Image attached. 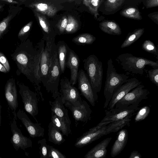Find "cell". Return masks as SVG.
Returning <instances> with one entry per match:
<instances>
[{
  "instance_id": "obj_1",
  "label": "cell",
  "mask_w": 158,
  "mask_h": 158,
  "mask_svg": "<svg viewBox=\"0 0 158 158\" xmlns=\"http://www.w3.org/2000/svg\"><path fill=\"white\" fill-rule=\"evenodd\" d=\"M32 50L28 41H24L21 42L11 56L19 72L33 85L37 95L43 101L44 99L40 90L41 82L39 74L40 61L35 58Z\"/></svg>"
},
{
  "instance_id": "obj_2",
  "label": "cell",
  "mask_w": 158,
  "mask_h": 158,
  "mask_svg": "<svg viewBox=\"0 0 158 158\" xmlns=\"http://www.w3.org/2000/svg\"><path fill=\"white\" fill-rule=\"evenodd\" d=\"M129 77L117 73L111 59L107 61L106 76L104 90L105 98L104 108H107L114 92L129 79Z\"/></svg>"
},
{
  "instance_id": "obj_3",
  "label": "cell",
  "mask_w": 158,
  "mask_h": 158,
  "mask_svg": "<svg viewBox=\"0 0 158 158\" xmlns=\"http://www.w3.org/2000/svg\"><path fill=\"white\" fill-rule=\"evenodd\" d=\"M116 60L125 71L133 74H143L144 68L147 65L153 69L158 68L157 62L135 56L128 53L121 54L117 57Z\"/></svg>"
},
{
  "instance_id": "obj_4",
  "label": "cell",
  "mask_w": 158,
  "mask_h": 158,
  "mask_svg": "<svg viewBox=\"0 0 158 158\" xmlns=\"http://www.w3.org/2000/svg\"><path fill=\"white\" fill-rule=\"evenodd\" d=\"M84 68L92 88L99 93L102 86L103 70L102 62L95 55H92L85 60Z\"/></svg>"
},
{
  "instance_id": "obj_5",
  "label": "cell",
  "mask_w": 158,
  "mask_h": 158,
  "mask_svg": "<svg viewBox=\"0 0 158 158\" xmlns=\"http://www.w3.org/2000/svg\"><path fill=\"white\" fill-rule=\"evenodd\" d=\"M123 128L122 123L120 121L111 123L99 129L90 133H85L78 138L75 146L78 148L85 146L99 139L102 136L111 132H117Z\"/></svg>"
},
{
  "instance_id": "obj_6",
  "label": "cell",
  "mask_w": 158,
  "mask_h": 158,
  "mask_svg": "<svg viewBox=\"0 0 158 158\" xmlns=\"http://www.w3.org/2000/svg\"><path fill=\"white\" fill-rule=\"evenodd\" d=\"M57 55V52L56 51L52 56L51 69L44 86L48 93L52 94V97L54 99L60 95L58 86L61 73Z\"/></svg>"
},
{
  "instance_id": "obj_7",
  "label": "cell",
  "mask_w": 158,
  "mask_h": 158,
  "mask_svg": "<svg viewBox=\"0 0 158 158\" xmlns=\"http://www.w3.org/2000/svg\"><path fill=\"white\" fill-rule=\"evenodd\" d=\"M19 92L22 98L25 110L37 121L36 116L39 112L38 99L36 93L31 91L23 83L17 81Z\"/></svg>"
},
{
  "instance_id": "obj_8",
  "label": "cell",
  "mask_w": 158,
  "mask_h": 158,
  "mask_svg": "<svg viewBox=\"0 0 158 158\" xmlns=\"http://www.w3.org/2000/svg\"><path fill=\"white\" fill-rule=\"evenodd\" d=\"M60 85V96L64 105L69 103L77 106L81 104L82 100L78 91L67 77H64L61 79Z\"/></svg>"
},
{
  "instance_id": "obj_9",
  "label": "cell",
  "mask_w": 158,
  "mask_h": 158,
  "mask_svg": "<svg viewBox=\"0 0 158 158\" xmlns=\"http://www.w3.org/2000/svg\"><path fill=\"white\" fill-rule=\"evenodd\" d=\"M139 109L138 106L131 105L105 110V116L97 126L102 128L111 123L123 119L128 116L134 115Z\"/></svg>"
},
{
  "instance_id": "obj_10",
  "label": "cell",
  "mask_w": 158,
  "mask_h": 158,
  "mask_svg": "<svg viewBox=\"0 0 158 158\" xmlns=\"http://www.w3.org/2000/svg\"><path fill=\"white\" fill-rule=\"evenodd\" d=\"M140 84L133 89L115 104L114 108L126 107L131 105L139 106L140 102L148 98L149 91Z\"/></svg>"
},
{
  "instance_id": "obj_11",
  "label": "cell",
  "mask_w": 158,
  "mask_h": 158,
  "mask_svg": "<svg viewBox=\"0 0 158 158\" xmlns=\"http://www.w3.org/2000/svg\"><path fill=\"white\" fill-rule=\"evenodd\" d=\"M78 89L81 94L92 106H94L98 99L97 94L94 90L85 72L81 69L78 71L77 80Z\"/></svg>"
},
{
  "instance_id": "obj_12",
  "label": "cell",
  "mask_w": 158,
  "mask_h": 158,
  "mask_svg": "<svg viewBox=\"0 0 158 158\" xmlns=\"http://www.w3.org/2000/svg\"><path fill=\"white\" fill-rule=\"evenodd\" d=\"M141 84V82L135 78L128 79L127 81L114 92L107 109L106 110H109L114 108L118 101L129 92Z\"/></svg>"
},
{
  "instance_id": "obj_13",
  "label": "cell",
  "mask_w": 158,
  "mask_h": 158,
  "mask_svg": "<svg viewBox=\"0 0 158 158\" xmlns=\"http://www.w3.org/2000/svg\"><path fill=\"white\" fill-rule=\"evenodd\" d=\"M16 120L14 116L10 125L12 134L10 141L16 150L21 148L25 151L26 149L32 147V142L30 138L23 135L17 126Z\"/></svg>"
},
{
  "instance_id": "obj_14",
  "label": "cell",
  "mask_w": 158,
  "mask_h": 158,
  "mask_svg": "<svg viewBox=\"0 0 158 158\" xmlns=\"http://www.w3.org/2000/svg\"><path fill=\"white\" fill-rule=\"evenodd\" d=\"M51 47L49 44H47L42 52L40 61L39 74L44 86L48 77L52 64V55H51Z\"/></svg>"
},
{
  "instance_id": "obj_15",
  "label": "cell",
  "mask_w": 158,
  "mask_h": 158,
  "mask_svg": "<svg viewBox=\"0 0 158 158\" xmlns=\"http://www.w3.org/2000/svg\"><path fill=\"white\" fill-rule=\"evenodd\" d=\"M4 92L8 106L12 111L14 116L17 118L16 110L18 107V94L15 80L13 78H10L7 81Z\"/></svg>"
},
{
  "instance_id": "obj_16",
  "label": "cell",
  "mask_w": 158,
  "mask_h": 158,
  "mask_svg": "<svg viewBox=\"0 0 158 158\" xmlns=\"http://www.w3.org/2000/svg\"><path fill=\"white\" fill-rule=\"evenodd\" d=\"M16 114L17 117L21 121L31 137L34 138L44 136V128L39 123L31 122L23 110L19 109Z\"/></svg>"
},
{
  "instance_id": "obj_17",
  "label": "cell",
  "mask_w": 158,
  "mask_h": 158,
  "mask_svg": "<svg viewBox=\"0 0 158 158\" xmlns=\"http://www.w3.org/2000/svg\"><path fill=\"white\" fill-rule=\"evenodd\" d=\"M64 105L71 111L73 117L76 121L85 123L91 119L92 111L85 101L82 100L81 104L77 106H74L69 103H65Z\"/></svg>"
},
{
  "instance_id": "obj_18",
  "label": "cell",
  "mask_w": 158,
  "mask_h": 158,
  "mask_svg": "<svg viewBox=\"0 0 158 158\" xmlns=\"http://www.w3.org/2000/svg\"><path fill=\"white\" fill-rule=\"evenodd\" d=\"M112 139L107 138L98 144L85 155L84 158H104L107 154V148Z\"/></svg>"
},
{
  "instance_id": "obj_19",
  "label": "cell",
  "mask_w": 158,
  "mask_h": 158,
  "mask_svg": "<svg viewBox=\"0 0 158 158\" xmlns=\"http://www.w3.org/2000/svg\"><path fill=\"white\" fill-rule=\"evenodd\" d=\"M29 6L34 11L48 16H53L57 11L55 5L49 2L35 1L30 4Z\"/></svg>"
},
{
  "instance_id": "obj_20",
  "label": "cell",
  "mask_w": 158,
  "mask_h": 158,
  "mask_svg": "<svg viewBox=\"0 0 158 158\" xmlns=\"http://www.w3.org/2000/svg\"><path fill=\"white\" fill-rule=\"evenodd\" d=\"M128 139V133L126 129L121 130L118 133L117 138L112 146L110 154L112 157L118 155L124 149Z\"/></svg>"
},
{
  "instance_id": "obj_21",
  "label": "cell",
  "mask_w": 158,
  "mask_h": 158,
  "mask_svg": "<svg viewBox=\"0 0 158 158\" xmlns=\"http://www.w3.org/2000/svg\"><path fill=\"white\" fill-rule=\"evenodd\" d=\"M66 66L70 71V82L74 85L77 82L78 72L79 61L77 56L73 52H70L68 60L66 63Z\"/></svg>"
},
{
  "instance_id": "obj_22",
  "label": "cell",
  "mask_w": 158,
  "mask_h": 158,
  "mask_svg": "<svg viewBox=\"0 0 158 158\" xmlns=\"http://www.w3.org/2000/svg\"><path fill=\"white\" fill-rule=\"evenodd\" d=\"M49 103L51 106V113L60 118L70 120L68 110L64 107L60 95L55 98L53 101H49Z\"/></svg>"
},
{
  "instance_id": "obj_23",
  "label": "cell",
  "mask_w": 158,
  "mask_h": 158,
  "mask_svg": "<svg viewBox=\"0 0 158 158\" xmlns=\"http://www.w3.org/2000/svg\"><path fill=\"white\" fill-rule=\"evenodd\" d=\"M22 8L19 6H10L8 10V14L0 22V40L7 31L12 19L19 12Z\"/></svg>"
},
{
  "instance_id": "obj_24",
  "label": "cell",
  "mask_w": 158,
  "mask_h": 158,
  "mask_svg": "<svg viewBox=\"0 0 158 158\" xmlns=\"http://www.w3.org/2000/svg\"><path fill=\"white\" fill-rule=\"evenodd\" d=\"M125 1V0H103L99 7H102L101 11L103 14H112L120 9Z\"/></svg>"
},
{
  "instance_id": "obj_25",
  "label": "cell",
  "mask_w": 158,
  "mask_h": 158,
  "mask_svg": "<svg viewBox=\"0 0 158 158\" xmlns=\"http://www.w3.org/2000/svg\"><path fill=\"white\" fill-rule=\"evenodd\" d=\"M51 122L61 132L67 136L71 133V121L61 118L51 113Z\"/></svg>"
},
{
  "instance_id": "obj_26",
  "label": "cell",
  "mask_w": 158,
  "mask_h": 158,
  "mask_svg": "<svg viewBox=\"0 0 158 158\" xmlns=\"http://www.w3.org/2000/svg\"><path fill=\"white\" fill-rule=\"evenodd\" d=\"M102 31L107 34L113 35H120L122 31L119 25L113 20H105L99 23Z\"/></svg>"
},
{
  "instance_id": "obj_27",
  "label": "cell",
  "mask_w": 158,
  "mask_h": 158,
  "mask_svg": "<svg viewBox=\"0 0 158 158\" xmlns=\"http://www.w3.org/2000/svg\"><path fill=\"white\" fill-rule=\"evenodd\" d=\"M48 140L56 144L60 145L65 139L61 132L51 122L48 126Z\"/></svg>"
},
{
  "instance_id": "obj_28",
  "label": "cell",
  "mask_w": 158,
  "mask_h": 158,
  "mask_svg": "<svg viewBox=\"0 0 158 158\" xmlns=\"http://www.w3.org/2000/svg\"><path fill=\"white\" fill-rule=\"evenodd\" d=\"M144 31V28H140L136 29L132 32L129 33L121 45V48H124L131 45L142 35Z\"/></svg>"
},
{
  "instance_id": "obj_29",
  "label": "cell",
  "mask_w": 158,
  "mask_h": 158,
  "mask_svg": "<svg viewBox=\"0 0 158 158\" xmlns=\"http://www.w3.org/2000/svg\"><path fill=\"white\" fill-rule=\"evenodd\" d=\"M121 15L125 18L137 20L142 19L140 12L136 7L131 6L122 10L120 12Z\"/></svg>"
},
{
  "instance_id": "obj_30",
  "label": "cell",
  "mask_w": 158,
  "mask_h": 158,
  "mask_svg": "<svg viewBox=\"0 0 158 158\" xmlns=\"http://www.w3.org/2000/svg\"><path fill=\"white\" fill-rule=\"evenodd\" d=\"M103 0H84L83 3L88 7L89 11L94 15L96 19L99 15L98 10Z\"/></svg>"
},
{
  "instance_id": "obj_31",
  "label": "cell",
  "mask_w": 158,
  "mask_h": 158,
  "mask_svg": "<svg viewBox=\"0 0 158 158\" xmlns=\"http://www.w3.org/2000/svg\"><path fill=\"white\" fill-rule=\"evenodd\" d=\"M66 47L64 44L60 45L58 49V59L61 73H63L66 68Z\"/></svg>"
},
{
  "instance_id": "obj_32",
  "label": "cell",
  "mask_w": 158,
  "mask_h": 158,
  "mask_svg": "<svg viewBox=\"0 0 158 158\" xmlns=\"http://www.w3.org/2000/svg\"><path fill=\"white\" fill-rule=\"evenodd\" d=\"M95 40V37L89 33H83L74 38L73 41L78 44H90Z\"/></svg>"
},
{
  "instance_id": "obj_33",
  "label": "cell",
  "mask_w": 158,
  "mask_h": 158,
  "mask_svg": "<svg viewBox=\"0 0 158 158\" xmlns=\"http://www.w3.org/2000/svg\"><path fill=\"white\" fill-rule=\"evenodd\" d=\"M150 111V108L148 106L139 108L135 118V122H139L144 120L148 116Z\"/></svg>"
},
{
  "instance_id": "obj_34",
  "label": "cell",
  "mask_w": 158,
  "mask_h": 158,
  "mask_svg": "<svg viewBox=\"0 0 158 158\" xmlns=\"http://www.w3.org/2000/svg\"><path fill=\"white\" fill-rule=\"evenodd\" d=\"M34 12L43 31L46 33H48L50 30V27L46 18L42 14L35 11H34Z\"/></svg>"
},
{
  "instance_id": "obj_35",
  "label": "cell",
  "mask_w": 158,
  "mask_h": 158,
  "mask_svg": "<svg viewBox=\"0 0 158 158\" xmlns=\"http://www.w3.org/2000/svg\"><path fill=\"white\" fill-rule=\"evenodd\" d=\"M78 24L77 21L71 16L68 17V22L65 29V31L67 33H73L77 29Z\"/></svg>"
},
{
  "instance_id": "obj_36",
  "label": "cell",
  "mask_w": 158,
  "mask_h": 158,
  "mask_svg": "<svg viewBox=\"0 0 158 158\" xmlns=\"http://www.w3.org/2000/svg\"><path fill=\"white\" fill-rule=\"evenodd\" d=\"M38 143L40 145V158H48V145L47 144L46 139H43L38 141Z\"/></svg>"
},
{
  "instance_id": "obj_37",
  "label": "cell",
  "mask_w": 158,
  "mask_h": 158,
  "mask_svg": "<svg viewBox=\"0 0 158 158\" xmlns=\"http://www.w3.org/2000/svg\"><path fill=\"white\" fill-rule=\"evenodd\" d=\"M142 48L145 51L158 56L156 47L153 43L150 40H147L144 41L142 45Z\"/></svg>"
},
{
  "instance_id": "obj_38",
  "label": "cell",
  "mask_w": 158,
  "mask_h": 158,
  "mask_svg": "<svg viewBox=\"0 0 158 158\" xmlns=\"http://www.w3.org/2000/svg\"><path fill=\"white\" fill-rule=\"evenodd\" d=\"M32 21L28 23L23 27L19 32L18 37L22 42L25 41V37L30 31L32 24Z\"/></svg>"
},
{
  "instance_id": "obj_39",
  "label": "cell",
  "mask_w": 158,
  "mask_h": 158,
  "mask_svg": "<svg viewBox=\"0 0 158 158\" xmlns=\"http://www.w3.org/2000/svg\"><path fill=\"white\" fill-rule=\"evenodd\" d=\"M49 158H67L59 150L52 146L48 145V157Z\"/></svg>"
},
{
  "instance_id": "obj_40",
  "label": "cell",
  "mask_w": 158,
  "mask_h": 158,
  "mask_svg": "<svg viewBox=\"0 0 158 158\" xmlns=\"http://www.w3.org/2000/svg\"><path fill=\"white\" fill-rule=\"evenodd\" d=\"M147 73L150 81L158 87V68L148 70Z\"/></svg>"
},
{
  "instance_id": "obj_41",
  "label": "cell",
  "mask_w": 158,
  "mask_h": 158,
  "mask_svg": "<svg viewBox=\"0 0 158 158\" xmlns=\"http://www.w3.org/2000/svg\"><path fill=\"white\" fill-rule=\"evenodd\" d=\"M0 63L5 67L8 72L10 70V66L7 59L2 52H0Z\"/></svg>"
},
{
  "instance_id": "obj_42",
  "label": "cell",
  "mask_w": 158,
  "mask_h": 158,
  "mask_svg": "<svg viewBox=\"0 0 158 158\" xmlns=\"http://www.w3.org/2000/svg\"><path fill=\"white\" fill-rule=\"evenodd\" d=\"M68 18L64 16L60 21L58 24V28L61 32H64L67 25Z\"/></svg>"
},
{
  "instance_id": "obj_43",
  "label": "cell",
  "mask_w": 158,
  "mask_h": 158,
  "mask_svg": "<svg viewBox=\"0 0 158 158\" xmlns=\"http://www.w3.org/2000/svg\"><path fill=\"white\" fill-rule=\"evenodd\" d=\"M143 3L147 8L155 7L158 6V0H144Z\"/></svg>"
},
{
  "instance_id": "obj_44",
  "label": "cell",
  "mask_w": 158,
  "mask_h": 158,
  "mask_svg": "<svg viewBox=\"0 0 158 158\" xmlns=\"http://www.w3.org/2000/svg\"><path fill=\"white\" fill-rule=\"evenodd\" d=\"M149 18L155 23L158 25V12H154L148 15Z\"/></svg>"
},
{
  "instance_id": "obj_45",
  "label": "cell",
  "mask_w": 158,
  "mask_h": 158,
  "mask_svg": "<svg viewBox=\"0 0 158 158\" xmlns=\"http://www.w3.org/2000/svg\"><path fill=\"white\" fill-rule=\"evenodd\" d=\"M0 1H3L8 3L11 4H17L18 5H20L24 2L26 0H0Z\"/></svg>"
},
{
  "instance_id": "obj_46",
  "label": "cell",
  "mask_w": 158,
  "mask_h": 158,
  "mask_svg": "<svg viewBox=\"0 0 158 158\" xmlns=\"http://www.w3.org/2000/svg\"><path fill=\"white\" fill-rule=\"evenodd\" d=\"M142 156L140 154L138 151L134 150L131 153L128 158H141Z\"/></svg>"
},
{
  "instance_id": "obj_47",
  "label": "cell",
  "mask_w": 158,
  "mask_h": 158,
  "mask_svg": "<svg viewBox=\"0 0 158 158\" xmlns=\"http://www.w3.org/2000/svg\"><path fill=\"white\" fill-rule=\"evenodd\" d=\"M0 71L4 73H8L7 70L4 66L0 63Z\"/></svg>"
},
{
  "instance_id": "obj_48",
  "label": "cell",
  "mask_w": 158,
  "mask_h": 158,
  "mask_svg": "<svg viewBox=\"0 0 158 158\" xmlns=\"http://www.w3.org/2000/svg\"><path fill=\"white\" fill-rule=\"evenodd\" d=\"M1 108H2V106L1 104V102L0 101V126L1 125V121H2V118H1Z\"/></svg>"
},
{
  "instance_id": "obj_49",
  "label": "cell",
  "mask_w": 158,
  "mask_h": 158,
  "mask_svg": "<svg viewBox=\"0 0 158 158\" xmlns=\"http://www.w3.org/2000/svg\"><path fill=\"white\" fill-rule=\"evenodd\" d=\"M4 6V4H3L2 5H0V11L2 10V8H3Z\"/></svg>"
},
{
  "instance_id": "obj_50",
  "label": "cell",
  "mask_w": 158,
  "mask_h": 158,
  "mask_svg": "<svg viewBox=\"0 0 158 158\" xmlns=\"http://www.w3.org/2000/svg\"><path fill=\"white\" fill-rule=\"evenodd\" d=\"M0 158H2V157H0Z\"/></svg>"
},
{
  "instance_id": "obj_51",
  "label": "cell",
  "mask_w": 158,
  "mask_h": 158,
  "mask_svg": "<svg viewBox=\"0 0 158 158\" xmlns=\"http://www.w3.org/2000/svg\"></svg>"
}]
</instances>
